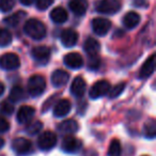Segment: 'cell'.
<instances>
[{"label":"cell","mask_w":156,"mask_h":156,"mask_svg":"<svg viewBox=\"0 0 156 156\" xmlns=\"http://www.w3.org/2000/svg\"><path fill=\"white\" fill-rule=\"evenodd\" d=\"M81 145V141L71 135L65 136L62 141V150L65 153H76L80 150Z\"/></svg>","instance_id":"8"},{"label":"cell","mask_w":156,"mask_h":156,"mask_svg":"<svg viewBox=\"0 0 156 156\" xmlns=\"http://www.w3.org/2000/svg\"><path fill=\"white\" fill-rule=\"evenodd\" d=\"M57 143V136L52 132H44L43 134L40 135L37 139V147L42 151H49L56 145Z\"/></svg>","instance_id":"4"},{"label":"cell","mask_w":156,"mask_h":156,"mask_svg":"<svg viewBox=\"0 0 156 156\" xmlns=\"http://www.w3.org/2000/svg\"><path fill=\"white\" fill-rule=\"evenodd\" d=\"M13 111H14V106L10 102H8V101L2 102L0 104V112L3 113V115H10L13 113Z\"/></svg>","instance_id":"30"},{"label":"cell","mask_w":156,"mask_h":156,"mask_svg":"<svg viewBox=\"0 0 156 156\" xmlns=\"http://www.w3.org/2000/svg\"><path fill=\"white\" fill-rule=\"evenodd\" d=\"M42 127H43L42 122L33 121L28 124V126H27V128H26V132L28 133L29 135H37V133L42 129Z\"/></svg>","instance_id":"28"},{"label":"cell","mask_w":156,"mask_h":156,"mask_svg":"<svg viewBox=\"0 0 156 156\" xmlns=\"http://www.w3.org/2000/svg\"><path fill=\"white\" fill-rule=\"evenodd\" d=\"M20 65V60L18 56L13 52H7V54L2 55L0 58V66L3 69L7 71H11V69H18Z\"/></svg>","instance_id":"5"},{"label":"cell","mask_w":156,"mask_h":156,"mask_svg":"<svg viewBox=\"0 0 156 156\" xmlns=\"http://www.w3.org/2000/svg\"><path fill=\"white\" fill-rule=\"evenodd\" d=\"M33 59L37 61H45L49 58L50 56V50L47 46H37L32 49L31 51Z\"/></svg>","instance_id":"20"},{"label":"cell","mask_w":156,"mask_h":156,"mask_svg":"<svg viewBox=\"0 0 156 156\" xmlns=\"http://www.w3.org/2000/svg\"><path fill=\"white\" fill-rule=\"evenodd\" d=\"M111 28V22L106 18L103 17H98L94 18L92 20V29H93V32L96 33L98 35H105L108 33V31Z\"/></svg>","instance_id":"9"},{"label":"cell","mask_w":156,"mask_h":156,"mask_svg":"<svg viewBox=\"0 0 156 156\" xmlns=\"http://www.w3.org/2000/svg\"><path fill=\"white\" fill-rule=\"evenodd\" d=\"M26 15H27V14L25 13V12H23V11L16 12L15 14H13V15H11V16H9V17L5 18V23L9 25V26L16 27L17 25H20V23L22 22L25 17H26Z\"/></svg>","instance_id":"23"},{"label":"cell","mask_w":156,"mask_h":156,"mask_svg":"<svg viewBox=\"0 0 156 156\" xmlns=\"http://www.w3.org/2000/svg\"><path fill=\"white\" fill-rule=\"evenodd\" d=\"M78 41V33L73 29H65L61 33V42L65 47H73Z\"/></svg>","instance_id":"11"},{"label":"cell","mask_w":156,"mask_h":156,"mask_svg":"<svg viewBox=\"0 0 156 156\" xmlns=\"http://www.w3.org/2000/svg\"><path fill=\"white\" fill-rule=\"evenodd\" d=\"M96 11L101 14H115L121 9V3L119 0H100L95 5Z\"/></svg>","instance_id":"3"},{"label":"cell","mask_w":156,"mask_h":156,"mask_svg":"<svg viewBox=\"0 0 156 156\" xmlns=\"http://www.w3.org/2000/svg\"><path fill=\"white\" fill-rule=\"evenodd\" d=\"M5 140H3L2 138H0V149H1V147H3V145H5Z\"/></svg>","instance_id":"38"},{"label":"cell","mask_w":156,"mask_h":156,"mask_svg":"<svg viewBox=\"0 0 156 156\" xmlns=\"http://www.w3.org/2000/svg\"><path fill=\"white\" fill-rule=\"evenodd\" d=\"M69 10L73 12L75 15L81 16L87 12L88 2L87 0H71L69 3Z\"/></svg>","instance_id":"16"},{"label":"cell","mask_w":156,"mask_h":156,"mask_svg":"<svg viewBox=\"0 0 156 156\" xmlns=\"http://www.w3.org/2000/svg\"><path fill=\"white\" fill-rule=\"evenodd\" d=\"M24 95H25L24 89H23L20 86H14V87L12 88L11 92H10L9 98L11 102L16 103V102H20V100H23Z\"/></svg>","instance_id":"24"},{"label":"cell","mask_w":156,"mask_h":156,"mask_svg":"<svg viewBox=\"0 0 156 156\" xmlns=\"http://www.w3.org/2000/svg\"><path fill=\"white\" fill-rule=\"evenodd\" d=\"M24 31L27 35L34 40H42L46 35V27L42 22L35 18H31L26 22Z\"/></svg>","instance_id":"1"},{"label":"cell","mask_w":156,"mask_h":156,"mask_svg":"<svg viewBox=\"0 0 156 156\" xmlns=\"http://www.w3.org/2000/svg\"><path fill=\"white\" fill-rule=\"evenodd\" d=\"M12 149L18 156H23L30 153L32 144H31L30 140L26 138H16L12 143Z\"/></svg>","instance_id":"7"},{"label":"cell","mask_w":156,"mask_h":156,"mask_svg":"<svg viewBox=\"0 0 156 156\" xmlns=\"http://www.w3.org/2000/svg\"><path fill=\"white\" fill-rule=\"evenodd\" d=\"M124 89H125V83H118V85L115 86L112 89L109 90V91H110V92H108V93H109V98H118V96L121 95L122 92L124 91Z\"/></svg>","instance_id":"29"},{"label":"cell","mask_w":156,"mask_h":156,"mask_svg":"<svg viewBox=\"0 0 156 156\" xmlns=\"http://www.w3.org/2000/svg\"><path fill=\"white\" fill-rule=\"evenodd\" d=\"M46 88L45 78L41 75H33L28 80V92L31 96L37 98L44 92Z\"/></svg>","instance_id":"2"},{"label":"cell","mask_w":156,"mask_h":156,"mask_svg":"<svg viewBox=\"0 0 156 156\" xmlns=\"http://www.w3.org/2000/svg\"><path fill=\"white\" fill-rule=\"evenodd\" d=\"M71 92L76 98H81L86 92V81L81 76H77L74 78L71 85Z\"/></svg>","instance_id":"12"},{"label":"cell","mask_w":156,"mask_h":156,"mask_svg":"<svg viewBox=\"0 0 156 156\" xmlns=\"http://www.w3.org/2000/svg\"><path fill=\"white\" fill-rule=\"evenodd\" d=\"M134 5L136 7H147V0H134Z\"/></svg>","instance_id":"35"},{"label":"cell","mask_w":156,"mask_h":156,"mask_svg":"<svg viewBox=\"0 0 156 156\" xmlns=\"http://www.w3.org/2000/svg\"><path fill=\"white\" fill-rule=\"evenodd\" d=\"M143 133H144V136L150 139H153L154 137L156 136V123L153 119L149 120V121L144 124Z\"/></svg>","instance_id":"25"},{"label":"cell","mask_w":156,"mask_h":156,"mask_svg":"<svg viewBox=\"0 0 156 156\" xmlns=\"http://www.w3.org/2000/svg\"><path fill=\"white\" fill-rule=\"evenodd\" d=\"M140 23V15L136 12H128L123 18V24L126 28H135Z\"/></svg>","instance_id":"22"},{"label":"cell","mask_w":156,"mask_h":156,"mask_svg":"<svg viewBox=\"0 0 156 156\" xmlns=\"http://www.w3.org/2000/svg\"><path fill=\"white\" fill-rule=\"evenodd\" d=\"M50 18L56 24H63L67 20V12L63 8L57 7L50 12Z\"/></svg>","instance_id":"21"},{"label":"cell","mask_w":156,"mask_h":156,"mask_svg":"<svg viewBox=\"0 0 156 156\" xmlns=\"http://www.w3.org/2000/svg\"><path fill=\"white\" fill-rule=\"evenodd\" d=\"M71 102L69 100H61L56 104L54 108V115L57 118H62L66 115L71 110Z\"/></svg>","instance_id":"18"},{"label":"cell","mask_w":156,"mask_h":156,"mask_svg":"<svg viewBox=\"0 0 156 156\" xmlns=\"http://www.w3.org/2000/svg\"><path fill=\"white\" fill-rule=\"evenodd\" d=\"M10 128V124L5 118L0 117V133H5L8 132Z\"/></svg>","instance_id":"34"},{"label":"cell","mask_w":156,"mask_h":156,"mask_svg":"<svg viewBox=\"0 0 156 156\" xmlns=\"http://www.w3.org/2000/svg\"><path fill=\"white\" fill-rule=\"evenodd\" d=\"M110 90V83L107 80H98L91 87L89 91V95L91 98L96 100L102 96L106 95Z\"/></svg>","instance_id":"6"},{"label":"cell","mask_w":156,"mask_h":156,"mask_svg":"<svg viewBox=\"0 0 156 156\" xmlns=\"http://www.w3.org/2000/svg\"><path fill=\"white\" fill-rule=\"evenodd\" d=\"M20 3L24 5H31L34 0H20Z\"/></svg>","instance_id":"36"},{"label":"cell","mask_w":156,"mask_h":156,"mask_svg":"<svg viewBox=\"0 0 156 156\" xmlns=\"http://www.w3.org/2000/svg\"><path fill=\"white\" fill-rule=\"evenodd\" d=\"M3 92H5V85H3V83L0 81V96L2 95Z\"/></svg>","instance_id":"37"},{"label":"cell","mask_w":156,"mask_h":156,"mask_svg":"<svg viewBox=\"0 0 156 156\" xmlns=\"http://www.w3.org/2000/svg\"><path fill=\"white\" fill-rule=\"evenodd\" d=\"M143 156H145V155H143Z\"/></svg>","instance_id":"39"},{"label":"cell","mask_w":156,"mask_h":156,"mask_svg":"<svg viewBox=\"0 0 156 156\" xmlns=\"http://www.w3.org/2000/svg\"><path fill=\"white\" fill-rule=\"evenodd\" d=\"M58 128L61 133L71 135L78 130V123L75 121V120H72V119L64 120V121H62L60 124H59Z\"/></svg>","instance_id":"19"},{"label":"cell","mask_w":156,"mask_h":156,"mask_svg":"<svg viewBox=\"0 0 156 156\" xmlns=\"http://www.w3.org/2000/svg\"><path fill=\"white\" fill-rule=\"evenodd\" d=\"M15 5V0H0V10L5 13L10 12Z\"/></svg>","instance_id":"31"},{"label":"cell","mask_w":156,"mask_h":156,"mask_svg":"<svg viewBox=\"0 0 156 156\" xmlns=\"http://www.w3.org/2000/svg\"><path fill=\"white\" fill-rule=\"evenodd\" d=\"M12 42V34L7 29H0V47H5Z\"/></svg>","instance_id":"26"},{"label":"cell","mask_w":156,"mask_h":156,"mask_svg":"<svg viewBox=\"0 0 156 156\" xmlns=\"http://www.w3.org/2000/svg\"><path fill=\"white\" fill-rule=\"evenodd\" d=\"M52 3H54V0H37V7L41 11L48 9Z\"/></svg>","instance_id":"32"},{"label":"cell","mask_w":156,"mask_h":156,"mask_svg":"<svg viewBox=\"0 0 156 156\" xmlns=\"http://www.w3.org/2000/svg\"><path fill=\"white\" fill-rule=\"evenodd\" d=\"M121 154V144L118 139H113L110 142L108 149V156H120Z\"/></svg>","instance_id":"27"},{"label":"cell","mask_w":156,"mask_h":156,"mask_svg":"<svg viewBox=\"0 0 156 156\" xmlns=\"http://www.w3.org/2000/svg\"><path fill=\"white\" fill-rule=\"evenodd\" d=\"M83 49H85V51L87 52L90 57L98 56V52H100V50H101V44H100V42L96 41L93 37H89V39H87V41L85 42Z\"/></svg>","instance_id":"17"},{"label":"cell","mask_w":156,"mask_h":156,"mask_svg":"<svg viewBox=\"0 0 156 156\" xmlns=\"http://www.w3.org/2000/svg\"><path fill=\"white\" fill-rule=\"evenodd\" d=\"M98 65H100V58H98V56L90 57V59H89V67L90 69H98Z\"/></svg>","instance_id":"33"},{"label":"cell","mask_w":156,"mask_h":156,"mask_svg":"<svg viewBox=\"0 0 156 156\" xmlns=\"http://www.w3.org/2000/svg\"><path fill=\"white\" fill-rule=\"evenodd\" d=\"M154 69H155V55H151L147 58V60L143 63L142 67H141L140 72H139V77L141 79L147 78L153 74Z\"/></svg>","instance_id":"13"},{"label":"cell","mask_w":156,"mask_h":156,"mask_svg":"<svg viewBox=\"0 0 156 156\" xmlns=\"http://www.w3.org/2000/svg\"><path fill=\"white\" fill-rule=\"evenodd\" d=\"M69 75L63 69H56L51 75V83L55 88H61L69 81Z\"/></svg>","instance_id":"14"},{"label":"cell","mask_w":156,"mask_h":156,"mask_svg":"<svg viewBox=\"0 0 156 156\" xmlns=\"http://www.w3.org/2000/svg\"><path fill=\"white\" fill-rule=\"evenodd\" d=\"M64 64L69 69H77L83 66V59L78 52H69L64 56Z\"/></svg>","instance_id":"10"},{"label":"cell","mask_w":156,"mask_h":156,"mask_svg":"<svg viewBox=\"0 0 156 156\" xmlns=\"http://www.w3.org/2000/svg\"><path fill=\"white\" fill-rule=\"evenodd\" d=\"M35 109L31 106H22L17 112V121L22 124L28 123L34 117Z\"/></svg>","instance_id":"15"}]
</instances>
